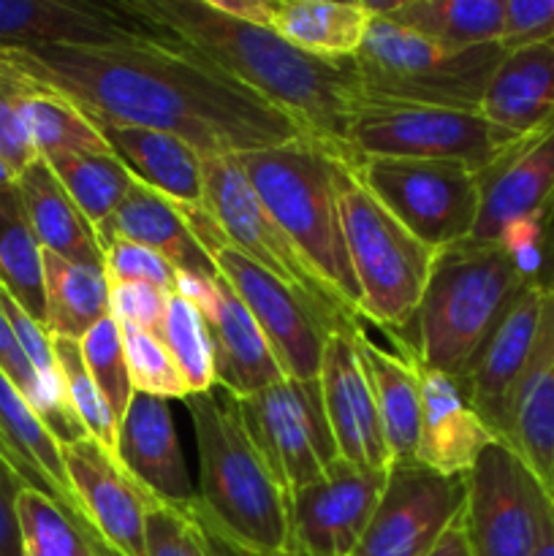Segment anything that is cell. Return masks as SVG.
<instances>
[{"instance_id": "cell-1", "label": "cell", "mask_w": 554, "mask_h": 556, "mask_svg": "<svg viewBox=\"0 0 554 556\" xmlns=\"http://www.w3.org/2000/svg\"><path fill=\"white\" fill-rule=\"evenodd\" d=\"M0 65L68 98L90 123L166 130L201 155H242L307 136L286 112L161 33L106 47L0 49Z\"/></svg>"}, {"instance_id": "cell-2", "label": "cell", "mask_w": 554, "mask_h": 556, "mask_svg": "<svg viewBox=\"0 0 554 556\" xmlns=\"http://www.w3.org/2000/svg\"><path fill=\"white\" fill-rule=\"evenodd\" d=\"M130 16L199 54L286 112L307 136L337 144L362 96L356 60L302 52L272 27L248 25L210 0H117Z\"/></svg>"}, {"instance_id": "cell-3", "label": "cell", "mask_w": 554, "mask_h": 556, "mask_svg": "<svg viewBox=\"0 0 554 556\" xmlns=\"http://www.w3.org/2000/svg\"><path fill=\"white\" fill-rule=\"evenodd\" d=\"M185 407L199 451L196 521L244 556H293L291 503L250 440L237 396L215 386Z\"/></svg>"}, {"instance_id": "cell-4", "label": "cell", "mask_w": 554, "mask_h": 556, "mask_svg": "<svg viewBox=\"0 0 554 556\" xmlns=\"http://www.w3.org/2000/svg\"><path fill=\"white\" fill-rule=\"evenodd\" d=\"M525 286L498 242L470 237L440 248L421 304L411 324L389 337L391 345L421 367L459 378Z\"/></svg>"}, {"instance_id": "cell-5", "label": "cell", "mask_w": 554, "mask_h": 556, "mask_svg": "<svg viewBox=\"0 0 554 556\" xmlns=\"http://www.w3.org/2000/svg\"><path fill=\"white\" fill-rule=\"evenodd\" d=\"M234 157L269 215L348 309L358 315V288L342 231L340 185L348 163L340 147L315 136H297Z\"/></svg>"}, {"instance_id": "cell-6", "label": "cell", "mask_w": 554, "mask_h": 556, "mask_svg": "<svg viewBox=\"0 0 554 556\" xmlns=\"http://www.w3.org/2000/svg\"><path fill=\"white\" fill-rule=\"evenodd\" d=\"M503 58L500 43L451 49L411 27L373 16L353 60L364 101L481 112L483 92Z\"/></svg>"}, {"instance_id": "cell-7", "label": "cell", "mask_w": 554, "mask_h": 556, "mask_svg": "<svg viewBox=\"0 0 554 556\" xmlns=\"http://www.w3.org/2000/svg\"><path fill=\"white\" fill-rule=\"evenodd\" d=\"M342 231L358 288V318L386 337L405 329L421 304L438 250L413 237L345 166Z\"/></svg>"}, {"instance_id": "cell-8", "label": "cell", "mask_w": 554, "mask_h": 556, "mask_svg": "<svg viewBox=\"0 0 554 556\" xmlns=\"http://www.w3.org/2000/svg\"><path fill=\"white\" fill-rule=\"evenodd\" d=\"M519 139L489 123L481 112L362 101L337 147L348 163L364 157L451 161L478 177Z\"/></svg>"}, {"instance_id": "cell-9", "label": "cell", "mask_w": 554, "mask_h": 556, "mask_svg": "<svg viewBox=\"0 0 554 556\" xmlns=\"http://www.w3.org/2000/svg\"><path fill=\"white\" fill-rule=\"evenodd\" d=\"M348 166L413 237L432 250L476 233L481 190L476 174L462 163L364 157Z\"/></svg>"}, {"instance_id": "cell-10", "label": "cell", "mask_w": 554, "mask_h": 556, "mask_svg": "<svg viewBox=\"0 0 554 556\" xmlns=\"http://www.w3.org/2000/svg\"><path fill=\"white\" fill-rule=\"evenodd\" d=\"M204 204L234 250L337 315L358 318L269 215L234 155H204Z\"/></svg>"}, {"instance_id": "cell-11", "label": "cell", "mask_w": 554, "mask_h": 556, "mask_svg": "<svg viewBox=\"0 0 554 556\" xmlns=\"http://www.w3.org/2000/svg\"><path fill=\"white\" fill-rule=\"evenodd\" d=\"M237 405L250 440L288 497L320 481L340 459L318 380L286 378Z\"/></svg>"}, {"instance_id": "cell-12", "label": "cell", "mask_w": 554, "mask_h": 556, "mask_svg": "<svg viewBox=\"0 0 554 556\" xmlns=\"http://www.w3.org/2000/svg\"><path fill=\"white\" fill-rule=\"evenodd\" d=\"M212 264L217 275L237 291L259 329L264 331L282 375L291 380H318L329 334L345 329L356 318L337 315L310 302L307 296L244 258L231 244L212 253Z\"/></svg>"}, {"instance_id": "cell-13", "label": "cell", "mask_w": 554, "mask_h": 556, "mask_svg": "<svg viewBox=\"0 0 554 556\" xmlns=\"http://www.w3.org/2000/svg\"><path fill=\"white\" fill-rule=\"evenodd\" d=\"M546 489L508 443L498 440L465 472V527L473 556H532Z\"/></svg>"}, {"instance_id": "cell-14", "label": "cell", "mask_w": 554, "mask_h": 556, "mask_svg": "<svg viewBox=\"0 0 554 556\" xmlns=\"http://www.w3.org/2000/svg\"><path fill=\"white\" fill-rule=\"evenodd\" d=\"M465 508V476L394 465L383 497L351 556H427Z\"/></svg>"}, {"instance_id": "cell-15", "label": "cell", "mask_w": 554, "mask_h": 556, "mask_svg": "<svg viewBox=\"0 0 554 556\" xmlns=\"http://www.w3.org/2000/svg\"><path fill=\"white\" fill-rule=\"evenodd\" d=\"M389 470L337 459L320 481L299 489L291 503L293 556H351L383 497Z\"/></svg>"}, {"instance_id": "cell-16", "label": "cell", "mask_w": 554, "mask_h": 556, "mask_svg": "<svg viewBox=\"0 0 554 556\" xmlns=\"http://www.w3.org/2000/svg\"><path fill=\"white\" fill-rule=\"evenodd\" d=\"M71 497L81 519L117 556H147V514L155 500L96 440L63 445Z\"/></svg>"}, {"instance_id": "cell-17", "label": "cell", "mask_w": 554, "mask_h": 556, "mask_svg": "<svg viewBox=\"0 0 554 556\" xmlns=\"http://www.w3.org/2000/svg\"><path fill=\"white\" fill-rule=\"evenodd\" d=\"M541 307L543 291L527 282L505 309L492 334L470 358L465 372L454 378L473 410L498 440H505V432H508L511 396L530 358L538 324H541Z\"/></svg>"}, {"instance_id": "cell-18", "label": "cell", "mask_w": 554, "mask_h": 556, "mask_svg": "<svg viewBox=\"0 0 554 556\" xmlns=\"http://www.w3.org/2000/svg\"><path fill=\"white\" fill-rule=\"evenodd\" d=\"M356 320L345 329L331 331L326 340L318 386L340 459L386 472L391 470V462L380 432L373 386L358 362L356 340H353Z\"/></svg>"}, {"instance_id": "cell-19", "label": "cell", "mask_w": 554, "mask_h": 556, "mask_svg": "<svg viewBox=\"0 0 554 556\" xmlns=\"http://www.w3.org/2000/svg\"><path fill=\"white\" fill-rule=\"evenodd\" d=\"M119 3H71V0H0V49L106 47L150 38Z\"/></svg>"}, {"instance_id": "cell-20", "label": "cell", "mask_w": 554, "mask_h": 556, "mask_svg": "<svg viewBox=\"0 0 554 556\" xmlns=\"http://www.w3.org/2000/svg\"><path fill=\"white\" fill-rule=\"evenodd\" d=\"M114 456L155 503L185 514L193 510L196 486L166 400L147 394L130 396L128 410L119 418Z\"/></svg>"}, {"instance_id": "cell-21", "label": "cell", "mask_w": 554, "mask_h": 556, "mask_svg": "<svg viewBox=\"0 0 554 556\" xmlns=\"http://www.w3.org/2000/svg\"><path fill=\"white\" fill-rule=\"evenodd\" d=\"M481 212L473 239L494 242L503 226L541 215L554 195V117L521 136L487 172L478 174Z\"/></svg>"}, {"instance_id": "cell-22", "label": "cell", "mask_w": 554, "mask_h": 556, "mask_svg": "<svg viewBox=\"0 0 554 556\" xmlns=\"http://www.w3.org/2000/svg\"><path fill=\"white\" fill-rule=\"evenodd\" d=\"M210 329L215 380L237 400L253 396L286 380L264 331L250 309L221 275L206 282L204 296L196 302Z\"/></svg>"}, {"instance_id": "cell-23", "label": "cell", "mask_w": 554, "mask_h": 556, "mask_svg": "<svg viewBox=\"0 0 554 556\" xmlns=\"http://www.w3.org/2000/svg\"><path fill=\"white\" fill-rule=\"evenodd\" d=\"M508 443L554 497V293H543L530 358L511 396Z\"/></svg>"}, {"instance_id": "cell-24", "label": "cell", "mask_w": 554, "mask_h": 556, "mask_svg": "<svg viewBox=\"0 0 554 556\" xmlns=\"http://www.w3.org/2000/svg\"><path fill=\"white\" fill-rule=\"evenodd\" d=\"M416 369L418 391H421V432H418L416 462L440 476L462 478L470 472L483 448L498 443V438L478 418L454 378L421 364H416Z\"/></svg>"}, {"instance_id": "cell-25", "label": "cell", "mask_w": 554, "mask_h": 556, "mask_svg": "<svg viewBox=\"0 0 554 556\" xmlns=\"http://www.w3.org/2000/svg\"><path fill=\"white\" fill-rule=\"evenodd\" d=\"M92 125L136 182L155 190L177 206L204 204V166H201L204 155L193 144L166 130L109 123Z\"/></svg>"}, {"instance_id": "cell-26", "label": "cell", "mask_w": 554, "mask_h": 556, "mask_svg": "<svg viewBox=\"0 0 554 556\" xmlns=\"http://www.w3.org/2000/svg\"><path fill=\"white\" fill-rule=\"evenodd\" d=\"M96 233L101 250L112 242L141 244L163 255L177 271L199 277L217 275L212 258L190 233L179 206L141 182L134 185L123 204L96 228Z\"/></svg>"}, {"instance_id": "cell-27", "label": "cell", "mask_w": 554, "mask_h": 556, "mask_svg": "<svg viewBox=\"0 0 554 556\" xmlns=\"http://www.w3.org/2000/svg\"><path fill=\"white\" fill-rule=\"evenodd\" d=\"M358 362L373 386L375 407H378L380 432H383L389 462L411 465L416 462L418 432H421V391H418V369L411 358L396 351H383L356 320L353 329Z\"/></svg>"}, {"instance_id": "cell-28", "label": "cell", "mask_w": 554, "mask_h": 556, "mask_svg": "<svg viewBox=\"0 0 554 556\" xmlns=\"http://www.w3.org/2000/svg\"><path fill=\"white\" fill-rule=\"evenodd\" d=\"M498 128L527 136L554 117V41L505 52L481 101Z\"/></svg>"}, {"instance_id": "cell-29", "label": "cell", "mask_w": 554, "mask_h": 556, "mask_svg": "<svg viewBox=\"0 0 554 556\" xmlns=\"http://www.w3.org/2000/svg\"><path fill=\"white\" fill-rule=\"evenodd\" d=\"M16 188H20L33 233L43 250L65 261H74V264L103 269V250L96 228L87 223L74 199L65 193L43 157H36L16 177Z\"/></svg>"}, {"instance_id": "cell-30", "label": "cell", "mask_w": 554, "mask_h": 556, "mask_svg": "<svg viewBox=\"0 0 554 556\" xmlns=\"http://www.w3.org/2000/svg\"><path fill=\"white\" fill-rule=\"evenodd\" d=\"M367 0H272L269 27L302 52L326 60H351L373 22Z\"/></svg>"}, {"instance_id": "cell-31", "label": "cell", "mask_w": 554, "mask_h": 556, "mask_svg": "<svg viewBox=\"0 0 554 556\" xmlns=\"http://www.w3.org/2000/svg\"><path fill=\"white\" fill-rule=\"evenodd\" d=\"M0 434L27 486L49 494L71 514L79 516L65 476L63 445L52 438L47 424L3 372H0Z\"/></svg>"}, {"instance_id": "cell-32", "label": "cell", "mask_w": 554, "mask_h": 556, "mask_svg": "<svg viewBox=\"0 0 554 556\" xmlns=\"http://www.w3.org/2000/svg\"><path fill=\"white\" fill-rule=\"evenodd\" d=\"M375 16L396 22L451 49L500 43L505 0H394L367 3Z\"/></svg>"}, {"instance_id": "cell-33", "label": "cell", "mask_w": 554, "mask_h": 556, "mask_svg": "<svg viewBox=\"0 0 554 556\" xmlns=\"http://www.w3.org/2000/svg\"><path fill=\"white\" fill-rule=\"evenodd\" d=\"M43 293L47 331L79 342L87 331L109 318V280L103 269L74 264L43 250Z\"/></svg>"}, {"instance_id": "cell-34", "label": "cell", "mask_w": 554, "mask_h": 556, "mask_svg": "<svg viewBox=\"0 0 554 556\" xmlns=\"http://www.w3.org/2000/svg\"><path fill=\"white\" fill-rule=\"evenodd\" d=\"M0 288L38 324L47 320L43 248L27 220L16 182L0 188Z\"/></svg>"}, {"instance_id": "cell-35", "label": "cell", "mask_w": 554, "mask_h": 556, "mask_svg": "<svg viewBox=\"0 0 554 556\" xmlns=\"http://www.w3.org/2000/svg\"><path fill=\"white\" fill-rule=\"evenodd\" d=\"M43 161L92 228L101 226L136 185L112 152H60Z\"/></svg>"}, {"instance_id": "cell-36", "label": "cell", "mask_w": 554, "mask_h": 556, "mask_svg": "<svg viewBox=\"0 0 554 556\" xmlns=\"http://www.w3.org/2000/svg\"><path fill=\"white\" fill-rule=\"evenodd\" d=\"M25 556H117L81 516L27 486L20 497Z\"/></svg>"}, {"instance_id": "cell-37", "label": "cell", "mask_w": 554, "mask_h": 556, "mask_svg": "<svg viewBox=\"0 0 554 556\" xmlns=\"http://www.w3.org/2000/svg\"><path fill=\"white\" fill-rule=\"evenodd\" d=\"M22 123L38 157L60 152H112L96 125L68 98L33 81L22 98Z\"/></svg>"}, {"instance_id": "cell-38", "label": "cell", "mask_w": 554, "mask_h": 556, "mask_svg": "<svg viewBox=\"0 0 554 556\" xmlns=\"http://www.w3.org/2000/svg\"><path fill=\"white\" fill-rule=\"evenodd\" d=\"M155 337L177 364L190 396L206 394V391L215 389L217 380L210 329H206L204 315L193 302H188L179 293H172Z\"/></svg>"}, {"instance_id": "cell-39", "label": "cell", "mask_w": 554, "mask_h": 556, "mask_svg": "<svg viewBox=\"0 0 554 556\" xmlns=\"http://www.w3.org/2000/svg\"><path fill=\"white\" fill-rule=\"evenodd\" d=\"M54 362H58L60 375H63L65 394H68L71 407H74L76 418L85 427V434L96 440L98 445L114 454L117 451V427L119 418L114 416L112 405L106 396L101 394L98 383L92 380L90 369H87L85 358H81V348L76 340H65V337H52Z\"/></svg>"}, {"instance_id": "cell-40", "label": "cell", "mask_w": 554, "mask_h": 556, "mask_svg": "<svg viewBox=\"0 0 554 556\" xmlns=\"http://www.w3.org/2000/svg\"><path fill=\"white\" fill-rule=\"evenodd\" d=\"M79 348L92 380H96L101 394L112 405L114 416L123 418V413L130 405V396H134V386H130L128 358H125L119 324L109 315V318H103L101 324H96L81 337Z\"/></svg>"}, {"instance_id": "cell-41", "label": "cell", "mask_w": 554, "mask_h": 556, "mask_svg": "<svg viewBox=\"0 0 554 556\" xmlns=\"http://www.w3.org/2000/svg\"><path fill=\"white\" fill-rule=\"evenodd\" d=\"M123 331L125 358H128V375L134 394L158 396V400H188V389L179 375L177 364L168 356L163 342L150 331L136 326H119Z\"/></svg>"}, {"instance_id": "cell-42", "label": "cell", "mask_w": 554, "mask_h": 556, "mask_svg": "<svg viewBox=\"0 0 554 556\" xmlns=\"http://www.w3.org/2000/svg\"><path fill=\"white\" fill-rule=\"evenodd\" d=\"M27 90L30 81L25 76L0 65V161L14 172V177L38 157L22 123V98Z\"/></svg>"}, {"instance_id": "cell-43", "label": "cell", "mask_w": 554, "mask_h": 556, "mask_svg": "<svg viewBox=\"0 0 554 556\" xmlns=\"http://www.w3.org/2000/svg\"><path fill=\"white\" fill-rule=\"evenodd\" d=\"M103 275L109 282H144L166 296L177 293L179 271L163 255L130 242H112L103 248Z\"/></svg>"}, {"instance_id": "cell-44", "label": "cell", "mask_w": 554, "mask_h": 556, "mask_svg": "<svg viewBox=\"0 0 554 556\" xmlns=\"http://www.w3.org/2000/svg\"><path fill=\"white\" fill-rule=\"evenodd\" d=\"M147 556H204V535L193 514L155 503L147 514Z\"/></svg>"}, {"instance_id": "cell-45", "label": "cell", "mask_w": 554, "mask_h": 556, "mask_svg": "<svg viewBox=\"0 0 554 556\" xmlns=\"http://www.w3.org/2000/svg\"><path fill=\"white\" fill-rule=\"evenodd\" d=\"M168 296L144 282H109V315L119 326L158 334Z\"/></svg>"}, {"instance_id": "cell-46", "label": "cell", "mask_w": 554, "mask_h": 556, "mask_svg": "<svg viewBox=\"0 0 554 556\" xmlns=\"http://www.w3.org/2000/svg\"><path fill=\"white\" fill-rule=\"evenodd\" d=\"M554 41V0H505L500 47L505 52Z\"/></svg>"}, {"instance_id": "cell-47", "label": "cell", "mask_w": 554, "mask_h": 556, "mask_svg": "<svg viewBox=\"0 0 554 556\" xmlns=\"http://www.w3.org/2000/svg\"><path fill=\"white\" fill-rule=\"evenodd\" d=\"M25 489V478L0 456V556H25L20 525V497Z\"/></svg>"}, {"instance_id": "cell-48", "label": "cell", "mask_w": 554, "mask_h": 556, "mask_svg": "<svg viewBox=\"0 0 554 556\" xmlns=\"http://www.w3.org/2000/svg\"><path fill=\"white\" fill-rule=\"evenodd\" d=\"M494 242L508 253V258L514 261V266L527 282L536 280L538 269H541V215L508 223Z\"/></svg>"}, {"instance_id": "cell-49", "label": "cell", "mask_w": 554, "mask_h": 556, "mask_svg": "<svg viewBox=\"0 0 554 556\" xmlns=\"http://www.w3.org/2000/svg\"><path fill=\"white\" fill-rule=\"evenodd\" d=\"M0 372L22 391V396H25L30 405H36L41 386H38V378L36 372H33L30 362H27L25 351H22V345L16 342V334L14 329H11L9 318H5L3 307H0Z\"/></svg>"}, {"instance_id": "cell-50", "label": "cell", "mask_w": 554, "mask_h": 556, "mask_svg": "<svg viewBox=\"0 0 554 556\" xmlns=\"http://www.w3.org/2000/svg\"><path fill=\"white\" fill-rule=\"evenodd\" d=\"M532 286L543 293H554V195L541 212V269Z\"/></svg>"}, {"instance_id": "cell-51", "label": "cell", "mask_w": 554, "mask_h": 556, "mask_svg": "<svg viewBox=\"0 0 554 556\" xmlns=\"http://www.w3.org/2000/svg\"><path fill=\"white\" fill-rule=\"evenodd\" d=\"M210 5L221 11V14L231 16V20L269 27L272 0H210Z\"/></svg>"}, {"instance_id": "cell-52", "label": "cell", "mask_w": 554, "mask_h": 556, "mask_svg": "<svg viewBox=\"0 0 554 556\" xmlns=\"http://www.w3.org/2000/svg\"><path fill=\"white\" fill-rule=\"evenodd\" d=\"M462 516V514H459ZM427 556H473L470 546H467L465 538V527H462V519H456L449 530L440 535V541L435 543L432 552Z\"/></svg>"}, {"instance_id": "cell-53", "label": "cell", "mask_w": 554, "mask_h": 556, "mask_svg": "<svg viewBox=\"0 0 554 556\" xmlns=\"http://www.w3.org/2000/svg\"><path fill=\"white\" fill-rule=\"evenodd\" d=\"M532 556H554V497L546 492L541 508V525H538V538Z\"/></svg>"}, {"instance_id": "cell-54", "label": "cell", "mask_w": 554, "mask_h": 556, "mask_svg": "<svg viewBox=\"0 0 554 556\" xmlns=\"http://www.w3.org/2000/svg\"><path fill=\"white\" fill-rule=\"evenodd\" d=\"M201 535H204V556H244L237 548L228 546V543H223L217 535H212L210 530H204V527H201Z\"/></svg>"}, {"instance_id": "cell-55", "label": "cell", "mask_w": 554, "mask_h": 556, "mask_svg": "<svg viewBox=\"0 0 554 556\" xmlns=\"http://www.w3.org/2000/svg\"><path fill=\"white\" fill-rule=\"evenodd\" d=\"M11 182H16L14 172H11V168L0 161V188H5V185H11Z\"/></svg>"}, {"instance_id": "cell-56", "label": "cell", "mask_w": 554, "mask_h": 556, "mask_svg": "<svg viewBox=\"0 0 554 556\" xmlns=\"http://www.w3.org/2000/svg\"><path fill=\"white\" fill-rule=\"evenodd\" d=\"M0 456H3V459H5V462H9V465H11V467H14V470H16V462H14V456H11L9 445H5L3 434H0ZM16 472H20V470H16Z\"/></svg>"}]
</instances>
